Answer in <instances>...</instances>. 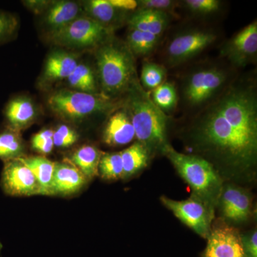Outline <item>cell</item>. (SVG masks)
<instances>
[{
    "label": "cell",
    "instance_id": "obj_1",
    "mask_svg": "<svg viewBox=\"0 0 257 257\" xmlns=\"http://www.w3.org/2000/svg\"><path fill=\"white\" fill-rule=\"evenodd\" d=\"M192 138L208 155L248 169L257 157V87L253 75L234 77L215 99L196 111Z\"/></svg>",
    "mask_w": 257,
    "mask_h": 257
},
{
    "label": "cell",
    "instance_id": "obj_2",
    "mask_svg": "<svg viewBox=\"0 0 257 257\" xmlns=\"http://www.w3.org/2000/svg\"><path fill=\"white\" fill-rule=\"evenodd\" d=\"M124 105L130 114L138 143L147 149L150 156L163 152L167 145L170 116L160 110L136 78L123 96Z\"/></svg>",
    "mask_w": 257,
    "mask_h": 257
},
{
    "label": "cell",
    "instance_id": "obj_3",
    "mask_svg": "<svg viewBox=\"0 0 257 257\" xmlns=\"http://www.w3.org/2000/svg\"><path fill=\"white\" fill-rule=\"evenodd\" d=\"M95 57L101 94L121 99L138 77L135 56L125 42L112 35L96 48Z\"/></svg>",
    "mask_w": 257,
    "mask_h": 257
},
{
    "label": "cell",
    "instance_id": "obj_4",
    "mask_svg": "<svg viewBox=\"0 0 257 257\" xmlns=\"http://www.w3.org/2000/svg\"><path fill=\"white\" fill-rule=\"evenodd\" d=\"M234 78L231 69L223 64L206 62L195 66L182 80L184 106L196 112L215 99Z\"/></svg>",
    "mask_w": 257,
    "mask_h": 257
},
{
    "label": "cell",
    "instance_id": "obj_5",
    "mask_svg": "<svg viewBox=\"0 0 257 257\" xmlns=\"http://www.w3.org/2000/svg\"><path fill=\"white\" fill-rule=\"evenodd\" d=\"M162 153L172 162L184 180L195 194L213 207L219 202L223 185L221 177L209 161L198 155H185L170 144Z\"/></svg>",
    "mask_w": 257,
    "mask_h": 257
},
{
    "label": "cell",
    "instance_id": "obj_6",
    "mask_svg": "<svg viewBox=\"0 0 257 257\" xmlns=\"http://www.w3.org/2000/svg\"><path fill=\"white\" fill-rule=\"evenodd\" d=\"M122 98L111 99L101 93L91 94L69 89L52 93L47 99L50 110L69 121H79L90 116L110 114L123 105Z\"/></svg>",
    "mask_w": 257,
    "mask_h": 257
},
{
    "label": "cell",
    "instance_id": "obj_7",
    "mask_svg": "<svg viewBox=\"0 0 257 257\" xmlns=\"http://www.w3.org/2000/svg\"><path fill=\"white\" fill-rule=\"evenodd\" d=\"M219 38L217 32L209 28L187 29L176 33L165 47V60L175 67L195 58Z\"/></svg>",
    "mask_w": 257,
    "mask_h": 257
},
{
    "label": "cell",
    "instance_id": "obj_8",
    "mask_svg": "<svg viewBox=\"0 0 257 257\" xmlns=\"http://www.w3.org/2000/svg\"><path fill=\"white\" fill-rule=\"evenodd\" d=\"M114 31L89 17L81 16L50 37L59 46L96 49L112 36Z\"/></svg>",
    "mask_w": 257,
    "mask_h": 257
},
{
    "label": "cell",
    "instance_id": "obj_9",
    "mask_svg": "<svg viewBox=\"0 0 257 257\" xmlns=\"http://www.w3.org/2000/svg\"><path fill=\"white\" fill-rule=\"evenodd\" d=\"M161 201L184 224L199 236L207 239L214 219L213 206L194 194L186 200H172L163 196Z\"/></svg>",
    "mask_w": 257,
    "mask_h": 257
},
{
    "label": "cell",
    "instance_id": "obj_10",
    "mask_svg": "<svg viewBox=\"0 0 257 257\" xmlns=\"http://www.w3.org/2000/svg\"><path fill=\"white\" fill-rule=\"evenodd\" d=\"M219 55L229 62L230 66L242 68L256 60L257 21L236 32L221 47Z\"/></svg>",
    "mask_w": 257,
    "mask_h": 257
},
{
    "label": "cell",
    "instance_id": "obj_11",
    "mask_svg": "<svg viewBox=\"0 0 257 257\" xmlns=\"http://www.w3.org/2000/svg\"><path fill=\"white\" fill-rule=\"evenodd\" d=\"M1 186L5 194L13 197L41 194L40 184L28 166L15 159L4 162Z\"/></svg>",
    "mask_w": 257,
    "mask_h": 257
},
{
    "label": "cell",
    "instance_id": "obj_12",
    "mask_svg": "<svg viewBox=\"0 0 257 257\" xmlns=\"http://www.w3.org/2000/svg\"><path fill=\"white\" fill-rule=\"evenodd\" d=\"M204 257H243L241 236L234 228L219 224L211 228Z\"/></svg>",
    "mask_w": 257,
    "mask_h": 257
},
{
    "label": "cell",
    "instance_id": "obj_13",
    "mask_svg": "<svg viewBox=\"0 0 257 257\" xmlns=\"http://www.w3.org/2000/svg\"><path fill=\"white\" fill-rule=\"evenodd\" d=\"M135 139V128L123 103L121 107L109 115L103 131V142L108 146L120 147L128 145Z\"/></svg>",
    "mask_w": 257,
    "mask_h": 257
},
{
    "label": "cell",
    "instance_id": "obj_14",
    "mask_svg": "<svg viewBox=\"0 0 257 257\" xmlns=\"http://www.w3.org/2000/svg\"><path fill=\"white\" fill-rule=\"evenodd\" d=\"M89 179L77 167L67 162H55L52 195L68 196L79 192Z\"/></svg>",
    "mask_w": 257,
    "mask_h": 257
},
{
    "label": "cell",
    "instance_id": "obj_15",
    "mask_svg": "<svg viewBox=\"0 0 257 257\" xmlns=\"http://www.w3.org/2000/svg\"><path fill=\"white\" fill-rule=\"evenodd\" d=\"M223 215L234 221L246 220L251 212V198L243 189L229 185L223 188L220 199Z\"/></svg>",
    "mask_w": 257,
    "mask_h": 257
},
{
    "label": "cell",
    "instance_id": "obj_16",
    "mask_svg": "<svg viewBox=\"0 0 257 257\" xmlns=\"http://www.w3.org/2000/svg\"><path fill=\"white\" fill-rule=\"evenodd\" d=\"M5 116L8 123L7 126L20 133L36 119V108L31 99L20 96L8 103L5 109Z\"/></svg>",
    "mask_w": 257,
    "mask_h": 257
},
{
    "label": "cell",
    "instance_id": "obj_17",
    "mask_svg": "<svg viewBox=\"0 0 257 257\" xmlns=\"http://www.w3.org/2000/svg\"><path fill=\"white\" fill-rule=\"evenodd\" d=\"M81 13L82 8L76 2L58 1L49 5L44 20L51 35L81 17Z\"/></svg>",
    "mask_w": 257,
    "mask_h": 257
},
{
    "label": "cell",
    "instance_id": "obj_18",
    "mask_svg": "<svg viewBox=\"0 0 257 257\" xmlns=\"http://www.w3.org/2000/svg\"><path fill=\"white\" fill-rule=\"evenodd\" d=\"M170 15L154 10H137L128 15V28L162 36L168 28Z\"/></svg>",
    "mask_w": 257,
    "mask_h": 257
},
{
    "label": "cell",
    "instance_id": "obj_19",
    "mask_svg": "<svg viewBox=\"0 0 257 257\" xmlns=\"http://www.w3.org/2000/svg\"><path fill=\"white\" fill-rule=\"evenodd\" d=\"M77 65V58L72 54L64 51H56L47 57L44 68L43 79L50 83L67 79Z\"/></svg>",
    "mask_w": 257,
    "mask_h": 257
},
{
    "label": "cell",
    "instance_id": "obj_20",
    "mask_svg": "<svg viewBox=\"0 0 257 257\" xmlns=\"http://www.w3.org/2000/svg\"><path fill=\"white\" fill-rule=\"evenodd\" d=\"M84 9L87 16L106 27L113 29L119 26L124 20L127 21L126 12L116 9L109 0H90L84 3Z\"/></svg>",
    "mask_w": 257,
    "mask_h": 257
},
{
    "label": "cell",
    "instance_id": "obj_21",
    "mask_svg": "<svg viewBox=\"0 0 257 257\" xmlns=\"http://www.w3.org/2000/svg\"><path fill=\"white\" fill-rule=\"evenodd\" d=\"M20 160L28 166L40 184L42 195H52V181L55 162L43 156L22 157Z\"/></svg>",
    "mask_w": 257,
    "mask_h": 257
},
{
    "label": "cell",
    "instance_id": "obj_22",
    "mask_svg": "<svg viewBox=\"0 0 257 257\" xmlns=\"http://www.w3.org/2000/svg\"><path fill=\"white\" fill-rule=\"evenodd\" d=\"M102 153L93 145H83L72 154L69 161L90 180L99 175V164Z\"/></svg>",
    "mask_w": 257,
    "mask_h": 257
},
{
    "label": "cell",
    "instance_id": "obj_23",
    "mask_svg": "<svg viewBox=\"0 0 257 257\" xmlns=\"http://www.w3.org/2000/svg\"><path fill=\"white\" fill-rule=\"evenodd\" d=\"M161 37L150 32L130 28L125 43L135 57H147L157 50Z\"/></svg>",
    "mask_w": 257,
    "mask_h": 257
},
{
    "label": "cell",
    "instance_id": "obj_24",
    "mask_svg": "<svg viewBox=\"0 0 257 257\" xmlns=\"http://www.w3.org/2000/svg\"><path fill=\"white\" fill-rule=\"evenodd\" d=\"M120 153L124 170L123 178H128L136 175L147 167L150 157L147 149L138 142L120 152Z\"/></svg>",
    "mask_w": 257,
    "mask_h": 257
},
{
    "label": "cell",
    "instance_id": "obj_25",
    "mask_svg": "<svg viewBox=\"0 0 257 257\" xmlns=\"http://www.w3.org/2000/svg\"><path fill=\"white\" fill-rule=\"evenodd\" d=\"M150 94L155 105L168 116L169 114L174 112L178 106V92L174 83L166 81Z\"/></svg>",
    "mask_w": 257,
    "mask_h": 257
},
{
    "label": "cell",
    "instance_id": "obj_26",
    "mask_svg": "<svg viewBox=\"0 0 257 257\" xmlns=\"http://www.w3.org/2000/svg\"><path fill=\"white\" fill-rule=\"evenodd\" d=\"M24 156V145L20 133L7 126L0 133V160L3 162Z\"/></svg>",
    "mask_w": 257,
    "mask_h": 257
},
{
    "label": "cell",
    "instance_id": "obj_27",
    "mask_svg": "<svg viewBox=\"0 0 257 257\" xmlns=\"http://www.w3.org/2000/svg\"><path fill=\"white\" fill-rule=\"evenodd\" d=\"M69 86L79 92L96 94V77L92 69L85 64H78L67 79Z\"/></svg>",
    "mask_w": 257,
    "mask_h": 257
},
{
    "label": "cell",
    "instance_id": "obj_28",
    "mask_svg": "<svg viewBox=\"0 0 257 257\" xmlns=\"http://www.w3.org/2000/svg\"><path fill=\"white\" fill-rule=\"evenodd\" d=\"M167 70L165 66L155 62H146L143 64L140 82L148 92L166 82Z\"/></svg>",
    "mask_w": 257,
    "mask_h": 257
},
{
    "label": "cell",
    "instance_id": "obj_29",
    "mask_svg": "<svg viewBox=\"0 0 257 257\" xmlns=\"http://www.w3.org/2000/svg\"><path fill=\"white\" fill-rule=\"evenodd\" d=\"M99 175L105 180H117L123 178L124 170L120 152H103L99 161Z\"/></svg>",
    "mask_w": 257,
    "mask_h": 257
},
{
    "label": "cell",
    "instance_id": "obj_30",
    "mask_svg": "<svg viewBox=\"0 0 257 257\" xmlns=\"http://www.w3.org/2000/svg\"><path fill=\"white\" fill-rule=\"evenodd\" d=\"M182 3L189 13L197 17L216 14L222 7V2L219 0H185Z\"/></svg>",
    "mask_w": 257,
    "mask_h": 257
},
{
    "label": "cell",
    "instance_id": "obj_31",
    "mask_svg": "<svg viewBox=\"0 0 257 257\" xmlns=\"http://www.w3.org/2000/svg\"><path fill=\"white\" fill-rule=\"evenodd\" d=\"M78 140L79 135L77 132L67 125H60L54 131V145L59 148H68L77 143Z\"/></svg>",
    "mask_w": 257,
    "mask_h": 257
},
{
    "label": "cell",
    "instance_id": "obj_32",
    "mask_svg": "<svg viewBox=\"0 0 257 257\" xmlns=\"http://www.w3.org/2000/svg\"><path fill=\"white\" fill-rule=\"evenodd\" d=\"M179 3L173 0H139L138 10H154L170 15L175 13Z\"/></svg>",
    "mask_w": 257,
    "mask_h": 257
},
{
    "label": "cell",
    "instance_id": "obj_33",
    "mask_svg": "<svg viewBox=\"0 0 257 257\" xmlns=\"http://www.w3.org/2000/svg\"><path fill=\"white\" fill-rule=\"evenodd\" d=\"M18 22L16 18L10 13L0 11V43H3L10 37L18 28Z\"/></svg>",
    "mask_w": 257,
    "mask_h": 257
},
{
    "label": "cell",
    "instance_id": "obj_34",
    "mask_svg": "<svg viewBox=\"0 0 257 257\" xmlns=\"http://www.w3.org/2000/svg\"><path fill=\"white\" fill-rule=\"evenodd\" d=\"M243 257H257V232H252L241 236Z\"/></svg>",
    "mask_w": 257,
    "mask_h": 257
},
{
    "label": "cell",
    "instance_id": "obj_35",
    "mask_svg": "<svg viewBox=\"0 0 257 257\" xmlns=\"http://www.w3.org/2000/svg\"><path fill=\"white\" fill-rule=\"evenodd\" d=\"M109 3L120 11L135 12L138 10V1L136 0H109Z\"/></svg>",
    "mask_w": 257,
    "mask_h": 257
},
{
    "label": "cell",
    "instance_id": "obj_36",
    "mask_svg": "<svg viewBox=\"0 0 257 257\" xmlns=\"http://www.w3.org/2000/svg\"><path fill=\"white\" fill-rule=\"evenodd\" d=\"M32 147L35 151L42 154V155H49L55 147L53 138L47 140V141L42 142V143L32 145Z\"/></svg>",
    "mask_w": 257,
    "mask_h": 257
},
{
    "label": "cell",
    "instance_id": "obj_37",
    "mask_svg": "<svg viewBox=\"0 0 257 257\" xmlns=\"http://www.w3.org/2000/svg\"><path fill=\"white\" fill-rule=\"evenodd\" d=\"M53 130H50V128L41 130V131L35 134V135L32 137L31 141L32 145L42 143V142L47 141V140L53 138Z\"/></svg>",
    "mask_w": 257,
    "mask_h": 257
}]
</instances>
